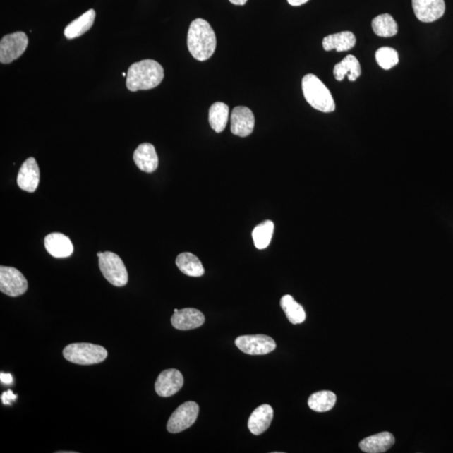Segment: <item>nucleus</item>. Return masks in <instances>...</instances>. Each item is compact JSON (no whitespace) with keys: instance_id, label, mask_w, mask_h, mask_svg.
<instances>
[{"instance_id":"obj_3","label":"nucleus","mask_w":453,"mask_h":453,"mask_svg":"<svg viewBox=\"0 0 453 453\" xmlns=\"http://www.w3.org/2000/svg\"><path fill=\"white\" fill-rule=\"evenodd\" d=\"M302 92L308 103L313 109L323 113H332L336 109L332 93L317 76L306 75L301 83Z\"/></svg>"},{"instance_id":"obj_12","label":"nucleus","mask_w":453,"mask_h":453,"mask_svg":"<svg viewBox=\"0 0 453 453\" xmlns=\"http://www.w3.org/2000/svg\"><path fill=\"white\" fill-rule=\"evenodd\" d=\"M255 123L254 114L250 109L236 107L231 114V132L239 137H247L254 131Z\"/></svg>"},{"instance_id":"obj_22","label":"nucleus","mask_w":453,"mask_h":453,"mask_svg":"<svg viewBox=\"0 0 453 453\" xmlns=\"http://www.w3.org/2000/svg\"><path fill=\"white\" fill-rule=\"evenodd\" d=\"M176 264L181 272L188 277H200L204 274L203 265L192 253H181L176 258Z\"/></svg>"},{"instance_id":"obj_24","label":"nucleus","mask_w":453,"mask_h":453,"mask_svg":"<svg viewBox=\"0 0 453 453\" xmlns=\"http://www.w3.org/2000/svg\"><path fill=\"white\" fill-rule=\"evenodd\" d=\"M374 32L380 37H392L398 33V25L389 14L378 16L372 21Z\"/></svg>"},{"instance_id":"obj_8","label":"nucleus","mask_w":453,"mask_h":453,"mask_svg":"<svg viewBox=\"0 0 453 453\" xmlns=\"http://www.w3.org/2000/svg\"><path fill=\"white\" fill-rule=\"evenodd\" d=\"M28 282L24 274L16 268L0 267V291L12 297L23 295L28 291Z\"/></svg>"},{"instance_id":"obj_34","label":"nucleus","mask_w":453,"mask_h":453,"mask_svg":"<svg viewBox=\"0 0 453 453\" xmlns=\"http://www.w3.org/2000/svg\"><path fill=\"white\" fill-rule=\"evenodd\" d=\"M122 75L123 76V77H127V73H123Z\"/></svg>"},{"instance_id":"obj_30","label":"nucleus","mask_w":453,"mask_h":453,"mask_svg":"<svg viewBox=\"0 0 453 453\" xmlns=\"http://www.w3.org/2000/svg\"><path fill=\"white\" fill-rule=\"evenodd\" d=\"M0 380H1L2 383L6 385H11L13 381L11 375L4 374V373H1V375H0Z\"/></svg>"},{"instance_id":"obj_21","label":"nucleus","mask_w":453,"mask_h":453,"mask_svg":"<svg viewBox=\"0 0 453 453\" xmlns=\"http://www.w3.org/2000/svg\"><path fill=\"white\" fill-rule=\"evenodd\" d=\"M362 73L361 66L356 57L349 55L337 64L333 69V74L337 81H343L346 75H349L351 82L356 81Z\"/></svg>"},{"instance_id":"obj_13","label":"nucleus","mask_w":453,"mask_h":453,"mask_svg":"<svg viewBox=\"0 0 453 453\" xmlns=\"http://www.w3.org/2000/svg\"><path fill=\"white\" fill-rule=\"evenodd\" d=\"M40 181V169L34 157H30L22 164L17 176V184L20 188L28 193L37 189Z\"/></svg>"},{"instance_id":"obj_32","label":"nucleus","mask_w":453,"mask_h":453,"mask_svg":"<svg viewBox=\"0 0 453 453\" xmlns=\"http://www.w3.org/2000/svg\"><path fill=\"white\" fill-rule=\"evenodd\" d=\"M230 3L235 4V6H244L248 0H229Z\"/></svg>"},{"instance_id":"obj_29","label":"nucleus","mask_w":453,"mask_h":453,"mask_svg":"<svg viewBox=\"0 0 453 453\" xmlns=\"http://www.w3.org/2000/svg\"><path fill=\"white\" fill-rule=\"evenodd\" d=\"M17 399V395L13 393L12 390L8 389V392H4L1 395V401L4 405L10 406L12 402H14Z\"/></svg>"},{"instance_id":"obj_2","label":"nucleus","mask_w":453,"mask_h":453,"mask_svg":"<svg viewBox=\"0 0 453 453\" xmlns=\"http://www.w3.org/2000/svg\"><path fill=\"white\" fill-rule=\"evenodd\" d=\"M164 78V69L159 62L146 59L135 62L128 70L126 87L131 92L157 87Z\"/></svg>"},{"instance_id":"obj_19","label":"nucleus","mask_w":453,"mask_h":453,"mask_svg":"<svg viewBox=\"0 0 453 453\" xmlns=\"http://www.w3.org/2000/svg\"><path fill=\"white\" fill-rule=\"evenodd\" d=\"M355 45H356V37L350 31H343V32L327 35L322 42L324 50L327 52L332 50L339 52H347L354 48Z\"/></svg>"},{"instance_id":"obj_27","label":"nucleus","mask_w":453,"mask_h":453,"mask_svg":"<svg viewBox=\"0 0 453 453\" xmlns=\"http://www.w3.org/2000/svg\"><path fill=\"white\" fill-rule=\"evenodd\" d=\"M274 225L272 221L266 220L257 225L252 232L253 241L258 250L267 248L273 237Z\"/></svg>"},{"instance_id":"obj_31","label":"nucleus","mask_w":453,"mask_h":453,"mask_svg":"<svg viewBox=\"0 0 453 453\" xmlns=\"http://www.w3.org/2000/svg\"><path fill=\"white\" fill-rule=\"evenodd\" d=\"M288 3L292 6H300L302 4L308 3L309 0H287Z\"/></svg>"},{"instance_id":"obj_7","label":"nucleus","mask_w":453,"mask_h":453,"mask_svg":"<svg viewBox=\"0 0 453 453\" xmlns=\"http://www.w3.org/2000/svg\"><path fill=\"white\" fill-rule=\"evenodd\" d=\"M199 406L196 402L188 401L182 404L173 412L167 423V430L171 433H179L188 429L197 421Z\"/></svg>"},{"instance_id":"obj_5","label":"nucleus","mask_w":453,"mask_h":453,"mask_svg":"<svg viewBox=\"0 0 453 453\" xmlns=\"http://www.w3.org/2000/svg\"><path fill=\"white\" fill-rule=\"evenodd\" d=\"M99 265L104 278L113 286H126L128 272L121 258L113 252H104L99 257Z\"/></svg>"},{"instance_id":"obj_14","label":"nucleus","mask_w":453,"mask_h":453,"mask_svg":"<svg viewBox=\"0 0 453 453\" xmlns=\"http://www.w3.org/2000/svg\"><path fill=\"white\" fill-rule=\"evenodd\" d=\"M172 326L176 330L188 331L203 325L205 317L202 312L195 308H184L174 313L171 317Z\"/></svg>"},{"instance_id":"obj_33","label":"nucleus","mask_w":453,"mask_h":453,"mask_svg":"<svg viewBox=\"0 0 453 453\" xmlns=\"http://www.w3.org/2000/svg\"><path fill=\"white\" fill-rule=\"evenodd\" d=\"M102 254H103V253L99 252V253H97V256L99 257V256H101Z\"/></svg>"},{"instance_id":"obj_10","label":"nucleus","mask_w":453,"mask_h":453,"mask_svg":"<svg viewBox=\"0 0 453 453\" xmlns=\"http://www.w3.org/2000/svg\"><path fill=\"white\" fill-rule=\"evenodd\" d=\"M183 384L181 373L175 368H170L164 370L158 376L155 385V392L159 397H170L179 392Z\"/></svg>"},{"instance_id":"obj_11","label":"nucleus","mask_w":453,"mask_h":453,"mask_svg":"<svg viewBox=\"0 0 453 453\" xmlns=\"http://www.w3.org/2000/svg\"><path fill=\"white\" fill-rule=\"evenodd\" d=\"M415 15L424 23H432L442 18L445 13L444 0H412Z\"/></svg>"},{"instance_id":"obj_25","label":"nucleus","mask_w":453,"mask_h":453,"mask_svg":"<svg viewBox=\"0 0 453 453\" xmlns=\"http://www.w3.org/2000/svg\"><path fill=\"white\" fill-rule=\"evenodd\" d=\"M336 401L337 397L334 393L323 390L310 395L308 406L314 411L326 412L334 407Z\"/></svg>"},{"instance_id":"obj_9","label":"nucleus","mask_w":453,"mask_h":453,"mask_svg":"<svg viewBox=\"0 0 453 453\" xmlns=\"http://www.w3.org/2000/svg\"><path fill=\"white\" fill-rule=\"evenodd\" d=\"M235 344L243 353L250 355H264L273 352L277 344L272 337L263 334L238 337Z\"/></svg>"},{"instance_id":"obj_20","label":"nucleus","mask_w":453,"mask_h":453,"mask_svg":"<svg viewBox=\"0 0 453 453\" xmlns=\"http://www.w3.org/2000/svg\"><path fill=\"white\" fill-rule=\"evenodd\" d=\"M96 13L95 10H90L78 17V19L71 22L64 30V35L68 40L81 37L90 30L95 23Z\"/></svg>"},{"instance_id":"obj_4","label":"nucleus","mask_w":453,"mask_h":453,"mask_svg":"<svg viewBox=\"0 0 453 453\" xmlns=\"http://www.w3.org/2000/svg\"><path fill=\"white\" fill-rule=\"evenodd\" d=\"M64 356L73 363L92 366L104 361L108 357V351L99 345L77 343L66 346L64 349Z\"/></svg>"},{"instance_id":"obj_18","label":"nucleus","mask_w":453,"mask_h":453,"mask_svg":"<svg viewBox=\"0 0 453 453\" xmlns=\"http://www.w3.org/2000/svg\"><path fill=\"white\" fill-rule=\"evenodd\" d=\"M394 442L395 439L393 435L385 432L363 439L359 443V447L364 452L382 453L389 450L394 445Z\"/></svg>"},{"instance_id":"obj_28","label":"nucleus","mask_w":453,"mask_h":453,"mask_svg":"<svg viewBox=\"0 0 453 453\" xmlns=\"http://www.w3.org/2000/svg\"><path fill=\"white\" fill-rule=\"evenodd\" d=\"M375 59L380 68L389 70L397 66L399 56L397 51L390 47H381L375 53Z\"/></svg>"},{"instance_id":"obj_6","label":"nucleus","mask_w":453,"mask_h":453,"mask_svg":"<svg viewBox=\"0 0 453 453\" xmlns=\"http://www.w3.org/2000/svg\"><path fill=\"white\" fill-rule=\"evenodd\" d=\"M28 42V35L22 31L4 37L0 42V62L8 64L19 59L24 54Z\"/></svg>"},{"instance_id":"obj_23","label":"nucleus","mask_w":453,"mask_h":453,"mask_svg":"<svg viewBox=\"0 0 453 453\" xmlns=\"http://www.w3.org/2000/svg\"><path fill=\"white\" fill-rule=\"evenodd\" d=\"M229 106L217 102L210 107V123L213 131L216 133H221L224 131L229 121Z\"/></svg>"},{"instance_id":"obj_26","label":"nucleus","mask_w":453,"mask_h":453,"mask_svg":"<svg viewBox=\"0 0 453 453\" xmlns=\"http://www.w3.org/2000/svg\"><path fill=\"white\" fill-rule=\"evenodd\" d=\"M281 306L292 324H300L305 321L306 315L304 308L291 296H284L281 300Z\"/></svg>"},{"instance_id":"obj_17","label":"nucleus","mask_w":453,"mask_h":453,"mask_svg":"<svg viewBox=\"0 0 453 453\" xmlns=\"http://www.w3.org/2000/svg\"><path fill=\"white\" fill-rule=\"evenodd\" d=\"M274 417L273 408L270 405H262L255 409L248 421V428L251 433L259 436L268 430Z\"/></svg>"},{"instance_id":"obj_35","label":"nucleus","mask_w":453,"mask_h":453,"mask_svg":"<svg viewBox=\"0 0 453 453\" xmlns=\"http://www.w3.org/2000/svg\"><path fill=\"white\" fill-rule=\"evenodd\" d=\"M177 312H179V309H175L174 313H177Z\"/></svg>"},{"instance_id":"obj_16","label":"nucleus","mask_w":453,"mask_h":453,"mask_svg":"<svg viewBox=\"0 0 453 453\" xmlns=\"http://www.w3.org/2000/svg\"><path fill=\"white\" fill-rule=\"evenodd\" d=\"M133 159L140 170L151 173L157 170L159 159L153 145L143 143L138 146L135 150Z\"/></svg>"},{"instance_id":"obj_15","label":"nucleus","mask_w":453,"mask_h":453,"mask_svg":"<svg viewBox=\"0 0 453 453\" xmlns=\"http://www.w3.org/2000/svg\"><path fill=\"white\" fill-rule=\"evenodd\" d=\"M47 251L55 258H68L73 253V246L71 239L64 234L52 233L48 234L44 241Z\"/></svg>"},{"instance_id":"obj_1","label":"nucleus","mask_w":453,"mask_h":453,"mask_svg":"<svg viewBox=\"0 0 453 453\" xmlns=\"http://www.w3.org/2000/svg\"><path fill=\"white\" fill-rule=\"evenodd\" d=\"M215 30L203 19H196L190 25L188 34V50L195 59L204 61L210 59L216 50Z\"/></svg>"}]
</instances>
